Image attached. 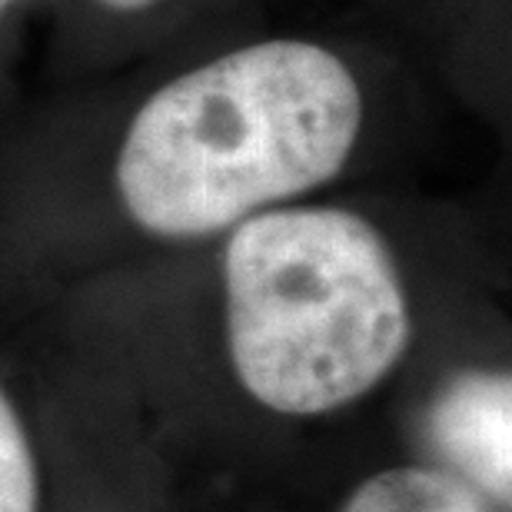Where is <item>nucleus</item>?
<instances>
[{
	"instance_id": "obj_1",
	"label": "nucleus",
	"mask_w": 512,
	"mask_h": 512,
	"mask_svg": "<svg viewBox=\"0 0 512 512\" xmlns=\"http://www.w3.org/2000/svg\"><path fill=\"white\" fill-rule=\"evenodd\" d=\"M363 120V84L336 50L256 40L143 100L114 163L120 203L150 237H220L340 177Z\"/></svg>"
},
{
	"instance_id": "obj_2",
	"label": "nucleus",
	"mask_w": 512,
	"mask_h": 512,
	"mask_svg": "<svg viewBox=\"0 0 512 512\" xmlns=\"http://www.w3.org/2000/svg\"><path fill=\"white\" fill-rule=\"evenodd\" d=\"M223 237V333L253 403L276 416H330L403 363L413 310L373 220L296 200Z\"/></svg>"
},
{
	"instance_id": "obj_3",
	"label": "nucleus",
	"mask_w": 512,
	"mask_h": 512,
	"mask_svg": "<svg viewBox=\"0 0 512 512\" xmlns=\"http://www.w3.org/2000/svg\"><path fill=\"white\" fill-rule=\"evenodd\" d=\"M449 473L466 479L496 506L512 499V380L506 373H463L429 413Z\"/></svg>"
},
{
	"instance_id": "obj_4",
	"label": "nucleus",
	"mask_w": 512,
	"mask_h": 512,
	"mask_svg": "<svg viewBox=\"0 0 512 512\" xmlns=\"http://www.w3.org/2000/svg\"><path fill=\"white\" fill-rule=\"evenodd\" d=\"M340 512H499V506L443 466L409 463L363 479Z\"/></svg>"
},
{
	"instance_id": "obj_5",
	"label": "nucleus",
	"mask_w": 512,
	"mask_h": 512,
	"mask_svg": "<svg viewBox=\"0 0 512 512\" xmlns=\"http://www.w3.org/2000/svg\"><path fill=\"white\" fill-rule=\"evenodd\" d=\"M40 503L44 486L37 453L14 399L0 386V512H40Z\"/></svg>"
},
{
	"instance_id": "obj_6",
	"label": "nucleus",
	"mask_w": 512,
	"mask_h": 512,
	"mask_svg": "<svg viewBox=\"0 0 512 512\" xmlns=\"http://www.w3.org/2000/svg\"><path fill=\"white\" fill-rule=\"evenodd\" d=\"M97 4L114 10V14H140V10H150L160 0H97Z\"/></svg>"
},
{
	"instance_id": "obj_7",
	"label": "nucleus",
	"mask_w": 512,
	"mask_h": 512,
	"mask_svg": "<svg viewBox=\"0 0 512 512\" xmlns=\"http://www.w3.org/2000/svg\"><path fill=\"white\" fill-rule=\"evenodd\" d=\"M14 4H17V0H0V17H4V10L14 7Z\"/></svg>"
}]
</instances>
